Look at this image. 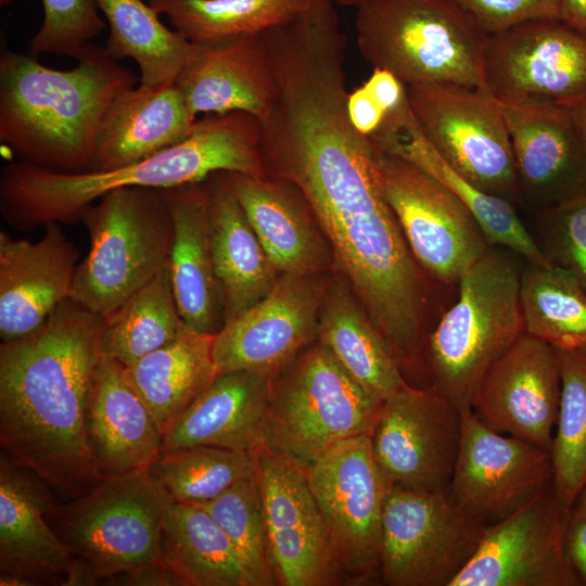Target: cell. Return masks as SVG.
I'll return each mask as SVG.
<instances>
[{
  "label": "cell",
  "instance_id": "484cf974",
  "mask_svg": "<svg viewBox=\"0 0 586 586\" xmlns=\"http://www.w3.org/2000/svg\"><path fill=\"white\" fill-rule=\"evenodd\" d=\"M370 139L383 152L410 162L451 190L469 208L489 244L505 246L530 264L552 263L524 227L509 200L481 190L444 161L425 138L409 103L386 114Z\"/></svg>",
  "mask_w": 586,
  "mask_h": 586
},
{
  "label": "cell",
  "instance_id": "7bdbcfd3",
  "mask_svg": "<svg viewBox=\"0 0 586 586\" xmlns=\"http://www.w3.org/2000/svg\"><path fill=\"white\" fill-rule=\"evenodd\" d=\"M488 34L544 18L561 20V0H454Z\"/></svg>",
  "mask_w": 586,
  "mask_h": 586
},
{
  "label": "cell",
  "instance_id": "f6af8a7d",
  "mask_svg": "<svg viewBox=\"0 0 586 586\" xmlns=\"http://www.w3.org/2000/svg\"><path fill=\"white\" fill-rule=\"evenodd\" d=\"M347 113L356 130L369 138L381 127L386 115L364 85L348 92Z\"/></svg>",
  "mask_w": 586,
  "mask_h": 586
},
{
  "label": "cell",
  "instance_id": "2e32d148",
  "mask_svg": "<svg viewBox=\"0 0 586 586\" xmlns=\"http://www.w3.org/2000/svg\"><path fill=\"white\" fill-rule=\"evenodd\" d=\"M570 510L551 483L511 515L484 527L475 553L450 586H581L565 551Z\"/></svg>",
  "mask_w": 586,
  "mask_h": 586
},
{
  "label": "cell",
  "instance_id": "ba28073f",
  "mask_svg": "<svg viewBox=\"0 0 586 586\" xmlns=\"http://www.w3.org/2000/svg\"><path fill=\"white\" fill-rule=\"evenodd\" d=\"M173 502L142 469L105 476L65 505L55 501L47 518L74 556L99 578H113L161 561L160 528Z\"/></svg>",
  "mask_w": 586,
  "mask_h": 586
},
{
  "label": "cell",
  "instance_id": "d6a6232c",
  "mask_svg": "<svg viewBox=\"0 0 586 586\" xmlns=\"http://www.w3.org/2000/svg\"><path fill=\"white\" fill-rule=\"evenodd\" d=\"M158 546L161 561L184 586H251L230 539L201 505L173 502Z\"/></svg>",
  "mask_w": 586,
  "mask_h": 586
},
{
  "label": "cell",
  "instance_id": "ac0fdd59",
  "mask_svg": "<svg viewBox=\"0 0 586 586\" xmlns=\"http://www.w3.org/2000/svg\"><path fill=\"white\" fill-rule=\"evenodd\" d=\"M314 275L282 273L256 304L214 335L216 377L239 370L275 375L318 337L324 296Z\"/></svg>",
  "mask_w": 586,
  "mask_h": 586
},
{
  "label": "cell",
  "instance_id": "ffe728a7",
  "mask_svg": "<svg viewBox=\"0 0 586 586\" xmlns=\"http://www.w3.org/2000/svg\"><path fill=\"white\" fill-rule=\"evenodd\" d=\"M78 250L58 222L40 240L0 232V337L13 341L40 328L72 296Z\"/></svg>",
  "mask_w": 586,
  "mask_h": 586
},
{
  "label": "cell",
  "instance_id": "5bb4252c",
  "mask_svg": "<svg viewBox=\"0 0 586 586\" xmlns=\"http://www.w3.org/2000/svg\"><path fill=\"white\" fill-rule=\"evenodd\" d=\"M461 430V411L436 386L407 383L383 402L370 434L372 453L392 486L446 491Z\"/></svg>",
  "mask_w": 586,
  "mask_h": 586
},
{
  "label": "cell",
  "instance_id": "836d02e7",
  "mask_svg": "<svg viewBox=\"0 0 586 586\" xmlns=\"http://www.w3.org/2000/svg\"><path fill=\"white\" fill-rule=\"evenodd\" d=\"M110 35L104 47L115 60L129 58L140 69V84L156 87L175 82L193 48L143 0H95Z\"/></svg>",
  "mask_w": 586,
  "mask_h": 586
},
{
  "label": "cell",
  "instance_id": "f35d334b",
  "mask_svg": "<svg viewBox=\"0 0 586 586\" xmlns=\"http://www.w3.org/2000/svg\"><path fill=\"white\" fill-rule=\"evenodd\" d=\"M174 502L202 505L256 474L255 454L215 446L162 451L149 468Z\"/></svg>",
  "mask_w": 586,
  "mask_h": 586
},
{
  "label": "cell",
  "instance_id": "8d00e7d4",
  "mask_svg": "<svg viewBox=\"0 0 586 586\" xmlns=\"http://www.w3.org/2000/svg\"><path fill=\"white\" fill-rule=\"evenodd\" d=\"M183 323L168 260L150 282L105 317L103 354L130 366L170 342Z\"/></svg>",
  "mask_w": 586,
  "mask_h": 586
},
{
  "label": "cell",
  "instance_id": "4fadbf2b",
  "mask_svg": "<svg viewBox=\"0 0 586 586\" xmlns=\"http://www.w3.org/2000/svg\"><path fill=\"white\" fill-rule=\"evenodd\" d=\"M482 90L499 103L569 109L586 101V33L544 18L489 35Z\"/></svg>",
  "mask_w": 586,
  "mask_h": 586
},
{
  "label": "cell",
  "instance_id": "5b68a950",
  "mask_svg": "<svg viewBox=\"0 0 586 586\" xmlns=\"http://www.w3.org/2000/svg\"><path fill=\"white\" fill-rule=\"evenodd\" d=\"M520 273L489 250L458 282L459 297L428 337L432 384L460 411L471 408L493 365L524 333Z\"/></svg>",
  "mask_w": 586,
  "mask_h": 586
},
{
  "label": "cell",
  "instance_id": "277c9868",
  "mask_svg": "<svg viewBox=\"0 0 586 586\" xmlns=\"http://www.w3.org/2000/svg\"><path fill=\"white\" fill-rule=\"evenodd\" d=\"M356 9L357 46L373 68L406 86L483 88L489 35L454 0H366Z\"/></svg>",
  "mask_w": 586,
  "mask_h": 586
},
{
  "label": "cell",
  "instance_id": "ab89813d",
  "mask_svg": "<svg viewBox=\"0 0 586 586\" xmlns=\"http://www.w3.org/2000/svg\"><path fill=\"white\" fill-rule=\"evenodd\" d=\"M201 506L230 539L251 586L277 585L256 474L238 482L219 497Z\"/></svg>",
  "mask_w": 586,
  "mask_h": 586
},
{
  "label": "cell",
  "instance_id": "9c48e42d",
  "mask_svg": "<svg viewBox=\"0 0 586 586\" xmlns=\"http://www.w3.org/2000/svg\"><path fill=\"white\" fill-rule=\"evenodd\" d=\"M447 489L392 486L381 526L380 581L387 586H450L475 553L484 531Z\"/></svg>",
  "mask_w": 586,
  "mask_h": 586
},
{
  "label": "cell",
  "instance_id": "6da1fadb",
  "mask_svg": "<svg viewBox=\"0 0 586 586\" xmlns=\"http://www.w3.org/2000/svg\"><path fill=\"white\" fill-rule=\"evenodd\" d=\"M104 327L68 298L36 331L0 345L2 450L72 499L104 477L87 431Z\"/></svg>",
  "mask_w": 586,
  "mask_h": 586
},
{
  "label": "cell",
  "instance_id": "74e56055",
  "mask_svg": "<svg viewBox=\"0 0 586 586\" xmlns=\"http://www.w3.org/2000/svg\"><path fill=\"white\" fill-rule=\"evenodd\" d=\"M561 395L550 447L552 483L572 508L586 482V349H557Z\"/></svg>",
  "mask_w": 586,
  "mask_h": 586
},
{
  "label": "cell",
  "instance_id": "b9f144b4",
  "mask_svg": "<svg viewBox=\"0 0 586 586\" xmlns=\"http://www.w3.org/2000/svg\"><path fill=\"white\" fill-rule=\"evenodd\" d=\"M545 209L547 256L586 288V188Z\"/></svg>",
  "mask_w": 586,
  "mask_h": 586
},
{
  "label": "cell",
  "instance_id": "681fc988",
  "mask_svg": "<svg viewBox=\"0 0 586 586\" xmlns=\"http://www.w3.org/2000/svg\"><path fill=\"white\" fill-rule=\"evenodd\" d=\"M576 135L586 152V101L568 109Z\"/></svg>",
  "mask_w": 586,
  "mask_h": 586
},
{
  "label": "cell",
  "instance_id": "52a82bcc",
  "mask_svg": "<svg viewBox=\"0 0 586 586\" xmlns=\"http://www.w3.org/2000/svg\"><path fill=\"white\" fill-rule=\"evenodd\" d=\"M382 404L322 343H311L271 378L266 448L307 467L337 444L370 435Z\"/></svg>",
  "mask_w": 586,
  "mask_h": 586
},
{
  "label": "cell",
  "instance_id": "f5cc1de1",
  "mask_svg": "<svg viewBox=\"0 0 586 586\" xmlns=\"http://www.w3.org/2000/svg\"><path fill=\"white\" fill-rule=\"evenodd\" d=\"M14 1H16V0H0V4L1 5H8V4H10V3L14 2Z\"/></svg>",
  "mask_w": 586,
  "mask_h": 586
},
{
  "label": "cell",
  "instance_id": "c3c4849f",
  "mask_svg": "<svg viewBox=\"0 0 586 586\" xmlns=\"http://www.w3.org/2000/svg\"><path fill=\"white\" fill-rule=\"evenodd\" d=\"M561 20L586 33V0H561Z\"/></svg>",
  "mask_w": 586,
  "mask_h": 586
},
{
  "label": "cell",
  "instance_id": "7dc6e473",
  "mask_svg": "<svg viewBox=\"0 0 586 586\" xmlns=\"http://www.w3.org/2000/svg\"><path fill=\"white\" fill-rule=\"evenodd\" d=\"M98 578L92 566L86 560L74 556L63 585H93Z\"/></svg>",
  "mask_w": 586,
  "mask_h": 586
},
{
  "label": "cell",
  "instance_id": "7402d4cb",
  "mask_svg": "<svg viewBox=\"0 0 586 586\" xmlns=\"http://www.w3.org/2000/svg\"><path fill=\"white\" fill-rule=\"evenodd\" d=\"M49 488L31 470L1 454L0 570L30 585H63L74 558L48 521L55 502Z\"/></svg>",
  "mask_w": 586,
  "mask_h": 586
},
{
  "label": "cell",
  "instance_id": "7c38bea8",
  "mask_svg": "<svg viewBox=\"0 0 586 586\" xmlns=\"http://www.w3.org/2000/svg\"><path fill=\"white\" fill-rule=\"evenodd\" d=\"M374 148L384 196L416 262L435 280L458 284L489 251L480 225L444 183L410 162Z\"/></svg>",
  "mask_w": 586,
  "mask_h": 586
},
{
  "label": "cell",
  "instance_id": "db71d44e",
  "mask_svg": "<svg viewBox=\"0 0 586 586\" xmlns=\"http://www.w3.org/2000/svg\"><path fill=\"white\" fill-rule=\"evenodd\" d=\"M586 349V348H585Z\"/></svg>",
  "mask_w": 586,
  "mask_h": 586
},
{
  "label": "cell",
  "instance_id": "bcb514c9",
  "mask_svg": "<svg viewBox=\"0 0 586 586\" xmlns=\"http://www.w3.org/2000/svg\"><path fill=\"white\" fill-rule=\"evenodd\" d=\"M385 114L395 112L408 103L407 86L386 69L373 68L362 84Z\"/></svg>",
  "mask_w": 586,
  "mask_h": 586
},
{
  "label": "cell",
  "instance_id": "e0dca14e",
  "mask_svg": "<svg viewBox=\"0 0 586 586\" xmlns=\"http://www.w3.org/2000/svg\"><path fill=\"white\" fill-rule=\"evenodd\" d=\"M461 416L460 447L447 493L470 518L493 525L552 483L550 451L492 430L472 408Z\"/></svg>",
  "mask_w": 586,
  "mask_h": 586
},
{
  "label": "cell",
  "instance_id": "d4e9b609",
  "mask_svg": "<svg viewBox=\"0 0 586 586\" xmlns=\"http://www.w3.org/2000/svg\"><path fill=\"white\" fill-rule=\"evenodd\" d=\"M87 431L104 477L149 469L162 453L163 433L150 409L125 367L104 354L93 378Z\"/></svg>",
  "mask_w": 586,
  "mask_h": 586
},
{
  "label": "cell",
  "instance_id": "60d3db41",
  "mask_svg": "<svg viewBox=\"0 0 586 586\" xmlns=\"http://www.w3.org/2000/svg\"><path fill=\"white\" fill-rule=\"evenodd\" d=\"M42 25L28 41L33 56L49 53L77 59L85 46L105 28L95 0H42Z\"/></svg>",
  "mask_w": 586,
  "mask_h": 586
},
{
  "label": "cell",
  "instance_id": "f1b7e54d",
  "mask_svg": "<svg viewBox=\"0 0 586 586\" xmlns=\"http://www.w3.org/2000/svg\"><path fill=\"white\" fill-rule=\"evenodd\" d=\"M269 259L282 273L313 275L328 260L306 200L292 183L222 171Z\"/></svg>",
  "mask_w": 586,
  "mask_h": 586
},
{
  "label": "cell",
  "instance_id": "83f0119b",
  "mask_svg": "<svg viewBox=\"0 0 586 586\" xmlns=\"http://www.w3.org/2000/svg\"><path fill=\"white\" fill-rule=\"evenodd\" d=\"M195 123L176 82L140 84L117 97L106 111L89 171L113 170L181 143Z\"/></svg>",
  "mask_w": 586,
  "mask_h": 586
},
{
  "label": "cell",
  "instance_id": "4dcf8cb0",
  "mask_svg": "<svg viewBox=\"0 0 586 586\" xmlns=\"http://www.w3.org/2000/svg\"><path fill=\"white\" fill-rule=\"evenodd\" d=\"M317 339L353 380L379 400L408 383L365 308L343 283L332 284L324 293Z\"/></svg>",
  "mask_w": 586,
  "mask_h": 586
},
{
  "label": "cell",
  "instance_id": "ee69618b",
  "mask_svg": "<svg viewBox=\"0 0 586 586\" xmlns=\"http://www.w3.org/2000/svg\"><path fill=\"white\" fill-rule=\"evenodd\" d=\"M565 551L581 584L586 586V507L575 504L565 526Z\"/></svg>",
  "mask_w": 586,
  "mask_h": 586
},
{
  "label": "cell",
  "instance_id": "8992f818",
  "mask_svg": "<svg viewBox=\"0 0 586 586\" xmlns=\"http://www.w3.org/2000/svg\"><path fill=\"white\" fill-rule=\"evenodd\" d=\"M78 220L90 249L76 267L71 298L105 318L168 263L171 212L162 189L128 187L82 208Z\"/></svg>",
  "mask_w": 586,
  "mask_h": 586
},
{
  "label": "cell",
  "instance_id": "603a6c76",
  "mask_svg": "<svg viewBox=\"0 0 586 586\" xmlns=\"http://www.w3.org/2000/svg\"><path fill=\"white\" fill-rule=\"evenodd\" d=\"M175 82L195 117L245 112L260 119L277 95L276 76L260 34L193 43Z\"/></svg>",
  "mask_w": 586,
  "mask_h": 586
},
{
  "label": "cell",
  "instance_id": "d6986e66",
  "mask_svg": "<svg viewBox=\"0 0 586 586\" xmlns=\"http://www.w3.org/2000/svg\"><path fill=\"white\" fill-rule=\"evenodd\" d=\"M560 395L557 349L524 332L489 369L471 408L492 430L550 451Z\"/></svg>",
  "mask_w": 586,
  "mask_h": 586
},
{
  "label": "cell",
  "instance_id": "e575fe53",
  "mask_svg": "<svg viewBox=\"0 0 586 586\" xmlns=\"http://www.w3.org/2000/svg\"><path fill=\"white\" fill-rule=\"evenodd\" d=\"M524 332L556 349L586 348V288L555 264H530L520 278Z\"/></svg>",
  "mask_w": 586,
  "mask_h": 586
},
{
  "label": "cell",
  "instance_id": "1f68e13d",
  "mask_svg": "<svg viewBox=\"0 0 586 586\" xmlns=\"http://www.w3.org/2000/svg\"><path fill=\"white\" fill-rule=\"evenodd\" d=\"M214 335L183 323L170 342L125 367L162 433L216 378Z\"/></svg>",
  "mask_w": 586,
  "mask_h": 586
},
{
  "label": "cell",
  "instance_id": "d590c367",
  "mask_svg": "<svg viewBox=\"0 0 586 586\" xmlns=\"http://www.w3.org/2000/svg\"><path fill=\"white\" fill-rule=\"evenodd\" d=\"M310 0H148L173 29L195 44L259 35L307 7Z\"/></svg>",
  "mask_w": 586,
  "mask_h": 586
},
{
  "label": "cell",
  "instance_id": "44dd1931",
  "mask_svg": "<svg viewBox=\"0 0 586 586\" xmlns=\"http://www.w3.org/2000/svg\"><path fill=\"white\" fill-rule=\"evenodd\" d=\"M497 103L510 136L520 192L548 208L586 188V152L568 109Z\"/></svg>",
  "mask_w": 586,
  "mask_h": 586
},
{
  "label": "cell",
  "instance_id": "f907efd6",
  "mask_svg": "<svg viewBox=\"0 0 586 586\" xmlns=\"http://www.w3.org/2000/svg\"><path fill=\"white\" fill-rule=\"evenodd\" d=\"M333 4L358 8L366 0H329Z\"/></svg>",
  "mask_w": 586,
  "mask_h": 586
},
{
  "label": "cell",
  "instance_id": "3957f363",
  "mask_svg": "<svg viewBox=\"0 0 586 586\" xmlns=\"http://www.w3.org/2000/svg\"><path fill=\"white\" fill-rule=\"evenodd\" d=\"M76 60L61 71L30 54L0 55V141L23 160L65 173L91 169L106 111L138 81L91 41Z\"/></svg>",
  "mask_w": 586,
  "mask_h": 586
},
{
  "label": "cell",
  "instance_id": "f546056e",
  "mask_svg": "<svg viewBox=\"0 0 586 586\" xmlns=\"http://www.w3.org/2000/svg\"><path fill=\"white\" fill-rule=\"evenodd\" d=\"M209 242L225 298V322L272 289L280 277L222 171L206 180ZM224 322V323H225Z\"/></svg>",
  "mask_w": 586,
  "mask_h": 586
},
{
  "label": "cell",
  "instance_id": "9a60e30c",
  "mask_svg": "<svg viewBox=\"0 0 586 586\" xmlns=\"http://www.w3.org/2000/svg\"><path fill=\"white\" fill-rule=\"evenodd\" d=\"M255 457L277 585L331 586L344 582L306 467L269 448L260 449Z\"/></svg>",
  "mask_w": 586,
  "mask_h": 586
},
{
  "label": "cell",
  "instance_id": "cb8c5ba5",
  "mask_svg": "<svg viewBox=\"0 0 586 586\" xmlns=\"http://www.w3.org/2000/svg\"><path fill=\"white\" fill-rule=\"evenodd\" d=\"M272 377L252 370L216 377L164 431L162 451L215 446L256 454L266 448Z\"/></svg>",
  "mask_w": 586,
  "mask_h": 586
},
{
  "label": "cell",
  "instance_id": "7a4b0ae2",
  "mask_svg": "<svg viewBox=\"0 0 586 586\" xmlns=\"http://www.w3.org/2000/svg\"><path fill=\"white\" fill-rule=\"evenodd\" d=\"M218 171L266 178L259 119L245 112L205 114L191 136L156 154L107 171L65 173L22 160L2 168L0 208L7 222L29 230L75 222L82 208L128 187L167 189Z\"/></svg>",
  "mask_w": 586,
  "mask_h": 586
},
{
  "label": "cell",
  "instance_id": "4316f807",
  "mask_svg": "<svg viewBox=\"0 0 586 586\" xmlns=\"http://www.w3.org/2000/svg\"><path fill=\"white\" fill-rule=\"evenodd\" d=\"M162 190L174 224L169 268L179 313L193 330L216 334L225 322V298L211 250L206 182Z\"/></svg>",
  "mask_w": 586,
  "mask_h": 586
},
{
  "label": "cell",
  "instance_id": "816d5d0a",
  "mask_svg": "<svg viewBox=\"0 0 586 586\" xmlns=\"http://www.w3.org/2000/svg\"><path fill=\"white\" fill-rule=\"evenodd\" d=\"M575 504H578L581 506L586 507V482H585L582 491L579 492V495H578L577 500H576Z\"/></svg>",
  "mask_w": 586,
  "mask_h": 586
},
{
  "label": "cell",
  "instance_id": "8fae6325",
  "mask_svg": "<svg viewBox=\"0 0 586 586\" xmlns=\"http://www.w3.org/2000/svg\"><path fill=\"white\" fill-rule=\"evenodd\" d=\"M407 94L425 138L455 171L487 193L520 194L506 120L486 91L431 84L407 86Z\"/></svg>",
  "mask_w": 586,
  "mask_h": 586
},
{
  "label": "cell",
  "instance_id": "30bf717a",
  "mask_svg": "<svg viewBox=\"0 0 586 586\" xmlns=\"http://www.w3.org/2000/svg\"><path fill=\"white\" fill-rule=\"evenodd\" d=\"M343 581L380 579L384 502L391 484L372 453L370 435L348 438L306 467Z\"/></svg>",
  "mask_w": 586,
  "mask_h": 586
}]
</instances>
